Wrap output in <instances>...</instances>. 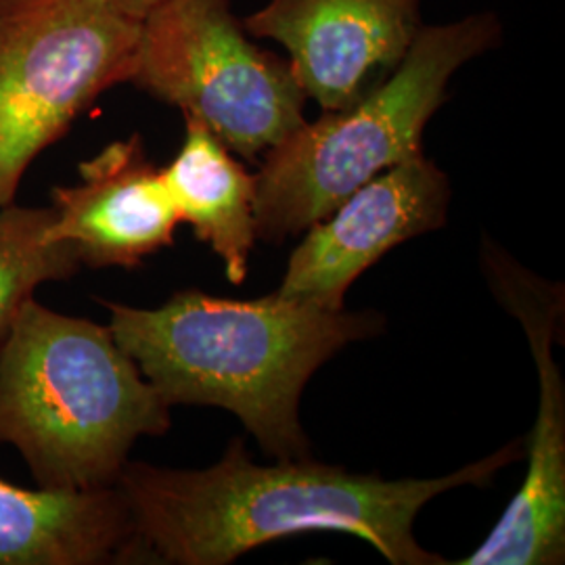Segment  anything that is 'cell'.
Segmentation results:
<instances>
[{
    "mask_svg": "<svg viewBox=\"0 0 565 565\" xmlns=\"http://www.w3.org/2000/svg\"><path fill=\"white\" fill-rule=\"evenodd\" d=\"M522 457V443L443 478L384 480L310 457L258 465L233 440L205 469L128 461L116 486L130 511L137 564L226 565L256 546L302 532H345L390 564L445 565L417 543L413 525L431 499L486 486Z\"/></svg>",
    "mask_w": 565,
    "mask_h": 565,
    "instance_id": "cell-1",
    "label": "cell"
},
{
    "mask_svg": "<svg viewBox=\"0 0 565 565\" xmlns=\"http://www.w3.org/2000/svg\"><path fill=\"white\" fill-rule=\"evenodd\" d=\"M109 329L170 406H218L277 459L308 457L300 396L348 343L375 338L377 312L324 310L273 294L228 300L177 291L156 308L103 302Z\"/></svg>",
    "mask_w": 565,
    "mask_h": 565,
    "instance_id": "cell-2",
    "label": "cell"
},
{
    "mask_svg": "<svg viewBox=\"0 0 565 565\" xmlns=\"http://www.w3.org/2000/svg\"><path fill=\"white\" fill-rule=\"evenodd\" d=\"M170 411L109 324L36 298L21 306L0 345V445L20 452L36 486H116L137 440L170 429Z\"/></svg>",
    "mask_w": 565,
    "mask_h": 565,
    "instance_id": "cell-3",
    "label": "cell"
},
{
    "mask_svg": "<svg viewBox=\"0 0 565 565\" xmlns=\"http://www.w3.org/2000/svg\"><path fill=\"white\" fill-rule=\"evenodd\" d=\"M503 39L494 13L424 25L398 67L359 102L303 120L264 153L256 177V237L282 243L306 231L364 182L424 153L427 121L450 78Z\"/></svg>",
    "mask_w": 565,
    "mask_h": 565,
    "instance_id": "cell-4",
    "label": "cell"
},
{
    "mask_svg": "<svg viewBox=\"0 0 565 565\" xmlns=\"http://www.w3.org/2000/svg\"><path fill=\"white\" fill-rule=\"evenodd\" d=\"M128 84L202 121L247 162L306 120L289 61L252 41L231 0H160L139 20Z\"/></svg>",
    "mask_w": 565,
    "mask_h": 565,
    "instance_id": "cell-5",
    "label": "cell"
},
{
    "mask_svg": "<svg viewBox=\"0 0 565 565\" xmlns=\"http://www.w3.org/2000/svg\"><path fill=\"white\" fill-rule=\"evenodd\" d=\"M137 39L139 20L107 0H0V207L103 93L128 84Z\"/></svg>",
    "mask_w": 565,
    "mask_h": 565,
    "instance_id": "cell-6",
    "label": "cell"
},
{
    "mask_svg": "<svg viewBox=\"0 0 565 565\" xmlns=\"http://www.w3.org/2000/svg\"><path fill=\"white\" fill-rule=\"evenodd\" d=\"M484 275L524 329L539 377V413L525 440L524 484L484 543L459 565H557L565 559V387L553 359L564 319V287L484 242Z\"/></svg>",
    "mask_w": 565,
    "mask_h": 565,
    "instance_id": "cell-7",
    "label": "cell"
},
{
    "mask_svg": "<svg viewBox=\"0 0 565 565\" xmlns=\"http://www.w3.org/2000/svg\"><path fill=\"white\" fill-rule=\"evenodd\" d=\"M422 2L268 0L243 28L252 39L281 44L306 99L333 111L398 67L424 28Z\"/></svg>",
    "mask_w": 565,
    "mask_h": 565,
    "instance_id": "cell-8",
    "label": "cell"
},
{
    "mask_svg": "<svg viewBox=\"0 0 565 565\" xmlns=\"http://www.w3.org/2000/svg\"><path fill=\"white\" fill-rule=\"evenodd\" d=\"M450 182L417 153L364 182L291 254L277 296L342 310L350 285L390 249L445 226Z\"/></svg>",
    "mask_w": 565,
    "mask_h": 565,
    "instance_id": "cell-9",
    "label": "cell"
},
{
    "mask_svg": "<svg viewBox=\"0 0 565 565\" xmlns=\"http://www.w3.org/2000/svg\"><path fill=\"white\" fill-rule=\"evenodd\" d=\"M51 233L81 266L137 268L174 243L179 212L141 135L105 145L78 166V181L51 189Z\"/></svg>",
    "mask_w": 565,
    "mask_h": 565,
    "instance_id": "cell-10",
    "label": "cell"
},
{
    "mask_svg": "<svg viewBox=\"0 0 565 565\" xmlns=\"http://www.w3.org/2000/svg\"><path fill=\"white\" fill-rule=\"evenodd\" d=\"M137 564L120 488H23L0 476V565Z\"/></svg>",
    "mask_w": 565,
    "mask_h": 565,
    "instance_id": "cell-11",
    "label": "cell"
},
{
    "mask_svg": "<svg viewBox=\"0 0 565 565\" xmlns=\"http://www.w3.org/2000/svg\"><path fill=\"white\" fill-rule=\"evenodd\" d=\"M162 174L181 223L212 247L228 281H245L249 252L258 239L256 177L193 118H184L181 149Z\"/></svg>",
    "mask_w": 565,
    "mask_h": 565,
    "instance_id": "cell-12",
    "label": "cell"
},
{
    "mask_svg": "<svg viewBox=\"0 0 565 565\" xmlns=\"http://www.w3.org/2000/svg\"><path fill=\"white\" fill-rule=\"evenodd\" d=\"M53 221L51 205L0 207V345L39 287L81 273L74 249L53 237Z\"/></svg>",
    "mask_w": 565,
    "mask_h": 565,
    "instance_id": "cell-13",
    "label": "cell"
},
{
    "mask_svg": "<svg viewBox=\"0 0 565 565\" xmlns=\"http://www.w3.org/2000/svg\"><path fill=\"white\" fill-rule=\"evenodd\" d=\"M111 2L116 9H120L124 15L132 18V20H142L160 0H107Z\"/></svg>",
    "mask_w": 565,
    "mask_h": 565,
    "instance_id": "cell-14",
    "label": "cell"
}]
</instances>
